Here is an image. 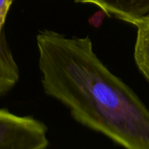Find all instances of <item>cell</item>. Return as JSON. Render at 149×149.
<instances>
[{
    "label": "cell",
    "instance_id": "obj_1",
    "mask_svg": "<svg viewBox=\"0 0 149 149\" xmlns=\"http://www.w3.org/2000/svg\"><path fill=\"white\" fill-rule=\"evenodd\" d=\"M45 92L72 118L125 149H149V110L102 63L89 37L53 31L37 36Z\"/></svg>",
    "mask_w": 149,
    "mask_h": 149
},
{
    "label": "cell",
    "instance_id": "obj_2",
    "mask_svg": "<svg viewBox=\"0 0 149 149\" xmlns=\"http://www.w3.org/2000/svg\"><path fill=\"white\" fill-rule=\"evenodd\" d=\"M48 143L42 122L0 110V149H46Z\"/></svg>",
    "mask_w": 149,
    "mask_h": 149
},
{
    "label": "cell",
    "instance_id": "obj_3",
    "mask_svg": "<svg viewBox=\"0 0 149 149\" xmlns=\"http://www.w3.org/2000/svg\"><path fill=\"white\" fill-rule=\"evenodd\" d=\"M14 0H0V95L8 92L19 78V67L3 31L8 12Z\"/></svg>",
    "mask_w": 149,
    "mask_h": 149
},
{
    "label": "cell",
    "instance_id": "obj_4",
    "mask_svg": "<svg viewBox=\"0 0 149 149\" xmlns=\"http://www.w3.org/2000/svg\"><path fill=\"white\" fill-rule=\"evenodd\" d=\"M97 6L109 16L137 26L149 19V0H76Z\"/></svg>",
    "mask_w": 149,
    "mask_h": 149
},
{
    "label": "cell",
    "instance_id": "obj_5",
    "mask_svg": "<svg viewBox=\"0 0 149 149\" xmlns=\"http://www.w3.org/2000/svg\"><path fill=\"white\" fill-rule=\"evenodd\" d=\"M136 26L138 33L134 58L139 70L149 82V19L138 24Z\"/></svg>",
    "mask_w": 149,
    "mask_h": 149
}]
</instances>
